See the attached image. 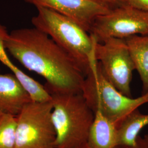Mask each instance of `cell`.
Wrapping results in <instances>:
<instances>
[{"label":"cell","mask_w":148,"mask_h":148,"mask_svg":"<svg viewBox=\"0 0 148 148\" xmlns=\"http://www.w3.org/2000/svg\"><path fill=\"white\" fill-rule=\"evenodd\" d=\"M126 3L133 8L148 13V0H126Z\"/></svg>","instance_id":"obj_16"},{"label":"cell","mask_w":148,"mask_h":148,"mask_svg":"<svg viewBox=\"0 0 148 148\" xmlns=\"http://www.w3.org/2000/svg\"><path fill=\"white\" fill-rule=\"evenodd\" d=\"M56 148H76L87 143L95 112L79 93H49Z\"/></svg>","instance_id":"obj_2"},{"label":"cell","mask_w":148,"mask_h":148,"mask_svg":"<svg viewBox=\"0 0 148 148\" xmlns=\"http://www.w3.org/2000/svg\"><path fill=\"white\" fill-rule=\"evenodd\" d=\"M117 127L100 110L95 112L87 144L91 148L118 147Z\"/></svg>","instance_id":"obj_10"},{"label":"cell","mask_w":148,"mask_h":148,"mask_svg":"<svg viewBox=\"0 0 148 148\" xmlns=\"http://www.w3.org/2000/svg\"><path fill=\"white\" fill-rule=\"evenodd\" d=\"M123 148H148V142L144 138L139 136L137 140V143L134 146Z\"/></svg>","instance_id":"obj_17"},{"label":"cell","mask_w":148,"mask_h":148,"mask_svg":"<svg viewBox=\"0 0 148 148\" xmlns=\"http://www.w3.org/2000/svg\"><path fill=\"white\" fill-rule=\"evenodd\" d=\"M81 92L94 112L101 111L117 127L130 113L148 103V92L133 98L117 90L103 74L95 56L91 60Z\"/></svg>","instance_id":"obj_4"},{"label":"cell","mask_w":148,"mask_h":148,"mask_svg":"<svg viewBox=\"0 0 148 148\" xmlns=\"http://www.w3.org/2000/svg\"><path fill=\"white\" fill-rule=\"evenodd\" d=\"M5 47L25 68L46 79L49 93L81 92L86 76L83 70L44 32L35 27L14 30Z\"/></svg>","instance_id":"obj_1"},{"label":"cell","mask_w":148,"mask_h":148,"mask_svg":"<svg viewBox=\"0 0 148 148\" xmlns=\"http://www.w3.org/2000/svg\"><path fill=\"white\" fill-rule=\"evenodd\" d=\"M142 83L143 95L148 92V35L125 39Z\"/></svg>","instance_id":"obj_11"},{"label":"cell","mask_w":148,"mask_h":148,"mask_svg":"<svg viewBox=\"0 0 148 148\" xmlns=\"http://www.w3.org/2000/svg\"><path fill=\"white\" fill-rule=\"evenodd\" d=\"M90 34L97 42L110 38L126 39L148 35V13L125 5L114 7L97 17Z\"/></svg>","instance_id":"obj_7"},{"label":"cell","mask_w":148,"mask_h":148,"mask_svg":"<svg viewBox=\"0 0 148 148\" xmlns=\"http://www.w3.org/2000/svg\"><path fill=\"white\" fill-rule=\"evenodd\" d=\"M26 91L32 101L44 103L51 101L52 97L45 86L24 73L12 62L7 66Z\"/></svg>","instance_id":"obj_13"},{"label":"cell","mask_w":148,"mask_h":148,"mask_svg":"<svg viewBox=\"0 0 148 148\" xmlns=\"http://www.w3.org/2000/svg\"><path fill=\"white\" fill-rule=\"evenodd\" d=\"M76 148H91L90 147V146L88 145L87 143H86L84 144H82L81 145H80L79 147H77Z\"/></svg>","instance_id":"obj_19"},{"label":"cell","mask_w":148,"mask_h":148,"mask_svg":"<svg viewBox=\"0 0 148 148\" xmlns=\"http://www.w3.org/2000/svg\"><path fill=\"white\" fill-rule=\"evenodd\" d=\"M144 138L148 142V134H147V135H145L144 136Z\"/></svg>","instance_id":"obj_20"},{"label":"cell","mask_w":148,"mask_h":148,"mask_svg":"<svg viewBox=\"0 0 148 148\" xmlns=\"http://www.w3.org/2000/svg\"><path fill=\"white\" fill-rule=\"evenodd\" d=\"M7 29L5 26L0 24V62L6 66L11 60L6 52L5 43L9 36Z\"/></svg>","instance_id":"obj_15"},{"label":"cell","mask_w":148,"mask_h":148,"mask_svg":"<svg viewBox=\"0 0 148 148\" xmlns=\"http://www.w3.org/2000/svg\"><path fill=\"white\" fill-rule=\"evenodd\" d=\"M16 123V116L0 115V148H15Z\"/></svg>","instance_id":"obj_14"},{"label":"cell","mask_w":148,"mask_h":148,"mask_svg":"<svg viewBox=\"0 0 148 148\" xmlns=\"http://www.w3.org/2000/svg\"><path fill=\"white\" fill-rule=\"evenodd\" d=\"M36 7H42L57 12L74 20L87 32L99 16L112 8L102 0H24Z\"/></svg>","instance_id":"obj_8"},{"label":"cell","mask_w":148,"mask_h":148,"mask_svg":"<svg viewBox=\"0 0 148 148\" xmlns=\"http://www.w3.org/2000/svg\"><path fill=\"white\" fill-rule=\"evenodd\" d=\"M109 3L113 7L126 5V0H102Z\"/></svg>","instance_id":"obj_18"},{"label":"cell","mask_w":148,"mask_h":148,"mask_svg":"<svg viewBox=\"0 0 148 148\" xmlns=\"http://www.w3.org/2000/svg\"><path fill=\"white\" fill-rule=\"evenodd\" d=\"M147 125L148 114H142L138 108L132 111L117 126L118 147L134 146L139 133Z\"/></svg>","instance_id":"obj_12"},{"label":"cell","mask_w":148,"mask_h":148,"mask_svg":"<svg viewBox=\"0 0 148 148\" xmlns=\"http://www.w3.org/2000/svg\"><path fill=\"white\" fill-rule=\"evenodd\" d=\"M32 19L34 27L44 32L79 64L85 75L95 57V38L66 16L42 7H36Z\"/></svg>","instance_id":"obj_3"},{"label":"cell","mask_w":148,"mask_h":148,"mask_svg":"<svg viewBox=\"0 0 148 148\" xmlns=\"http://www.w3.org/2000/svg\"><path fill=\"white\" fill-rule=\"evenodd\" d=\"M31 99L13 74H0V115L17 116Z\"/></svg>","instance_id":"obj_9"},{"label":"cell","mask_w":148,"mask_h":148,"mask_svg":"<svg viewBox=\"0 0 148 148\" xmlns=\"http://www.w3.org/2000/svg\"><path fill=\"white\" fill-rule=\"evenodd\" d=\"M95 56L106 79L124 95L132 97L131 82L134 64L125 39L95 42Z\"/></svg>","instance_id":"obj_6"},{"label":"cell","mask_w":148,"mask_h":148,"mask_svg":"<svg viewBox=\"0 0 148 148\" xmlns=\"http://www.w3.org/2000/svg\"><path fill=\"white\" fill-rule=\"evenodd\" d=\"M52 101H30L16 116L15 148H56Z\"/></svg>","instance_id":"obj_5"}]
</instances>
